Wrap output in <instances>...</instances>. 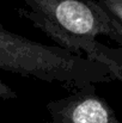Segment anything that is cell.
I'll return each instance as SVG.
<instances>
[{"label":"cell","mask_w":122,"mask_h":123,"mask_svg":"<svg viewBox=\"0 0 122 123\" xmlns=\"http://www.w3.org/2000/svg\"><path fill=\"white\" fill-rule=\"evenodd\" d=\"M104 10L122 24V0H97Z\"/></svg>","instance_id":"cell-4"},{"label":"cell","mask_w":122,"mask_h":123,"mask_svg":"<svg viewBox=\"0 0 122 123\" xmlns=\"http://www.w3.org/2000/svg\"><path fill=\"white\" fill-rule=\"evenodd\" d=\"M18 96L13 91L11 86H8L6 82L0 80V99L2 100H10V99H17Z\"/></svg>","instance_id":"cell-5"},{"label":"cell","mask_w":122,"mask_h":123,"mask_svg":"<svg viewBox=\"0 0 122 123\" xmlns=\"http://www.w3.org/2000/svg\"><path fill=\"white\" fill-rule=\"evenodd\" d=\"M28 10L19 14L48 38L74 55L105 66L122 78L117 53L98 41L99 36L122 43V24L109 14L97 0H23Z\"/></svg>","instance_id":"cell-1"},{"label":"cell","mask_w":122,"mask_h":123,"mask_svg":"<svg viewBox=\"0 0 122 123\" xmlns=\"http://www.w3.org/2000/svg\"><path fill=\"white\" fill-rule=\"evenodd\" d=\"M47 110L50 123H121L110 105L97 94L95 84L48 102Z\"/></svg>","instance_id":"cell-3"},{"label":"cell","mask_w":122,"mask_h":123,"mask_svg":"<svg viewBox=\"0 0 122 123\" xmlns=\"http://www.w3.org/2000/svg\"><path fill=\"white\" fill-rule=\"evenodd\" d=\"M0 69L76 91L87 84L107 81L110 73L98 62L14 34L1 23Z\"/></svg>","instance_id":"cell-2"}]
</instances>
